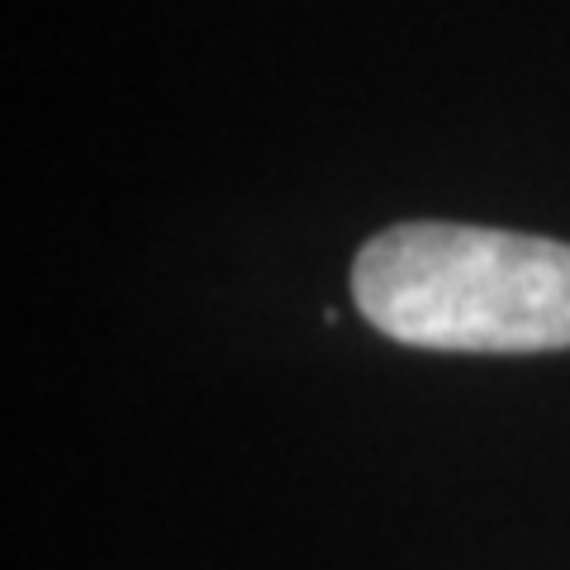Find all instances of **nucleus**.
I'll use <instances>...</instances> for the list:
<instances>
[{
    "mask_svg": "<svg viewBox=\"0 0 570 570\" xmlns=\"http://www.w3.org/2000/svg\"><path fill=\"white\" fill-rule=\"evenodd\" d=\"M352 299L376 333L428 352L570 347V243L448 219H404L362 243Z\"/></svg>",
    "mask_w": 570,
    "mask_h": 570,
    "instance_id": "1",
    "label": "nucleus"
}]
</instances>
